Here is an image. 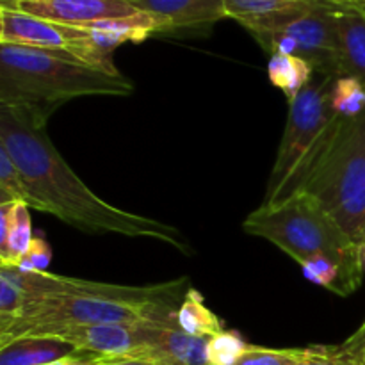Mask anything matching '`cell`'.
Returning <instances> with one entry per match:
<instances>
[{
	"label": "cell",
	"instance_id": "3",
	"mask_svg": "<svg viewBox=\"0 0 365 365\" xmlns=\"http://www.w3.org/2000/svg\"><path fill=\"white\" fill-rule=\"evenodd\" d=\"M305 192L321 203L346 234L364 245L365 237V110L339 116L269 203L274 207Z\"/></svg>",
	"mask_w": 365,
	"mask_h": 365
},
{
	"label": "cell",
	"instance_id": "30",
	"mask_svg": "<svg viewBox=\"0 0 365 365\" xmlns=\"http://www.w3.org/2000/svg\"><path fill=\"white\" fill-rule=\"evenodd\" d=\"M362 2H365V0H362Z\"/></svg>",
	"mask_w": 365,
	"mask_h": 365
},
{
	"label": "cell",
	"instance_id": "6",
	"mask_svg": "<svg viewBox=\"0 0 365 365\" xmlns=\"http://www.w3.org/2000/svg\"><path fill=\"white\" fill-rule=\"evenodd\" d=\"M342 0H298L264 16L239 20L267 53L305 59L316 75L341 77L337 16Z\"/></svg>",
	"mask_w": 365,
	"mask_h": 365
},
{
	"label": "cell",
	"instance_id": "18",
	"mask_svg": "<svg viewBox=\"0 0 365 365\" xmlns=\"http://www.w3.org/2000/svg\"><path fill=\"white\" fill-rule=\"evenodd\" d=\"M291 365H362L353 339L337 346H307L289 349Z\"/></svg>",
	"mask_w": 365,
	"mask_h": 365
},
{
	"label": "cell",
	"instance_id": "16",
	"mask_svg": "<svg viewBox=\"0 0 365 365\" xmlns=\"http://www.w3.org/2000/svg\"><path fill=\"white\" fill-rule=\"evenodd\" d=\"M314 68L305 59L287 53H271L267 63V77L274 88L280 89L291 102L303 88L312 82Z\"/></svg>",
	"mask_w": 365,
	"mask_h": 365
},
{
	"label": "cell",
	"instance_id": "24",
	"mask_svg": "<svg viewBox=\"0 0 365 365\" xmlns=\"http://www.w3.org/2000/svg\"><path fill=\"white\" fill-rule=\"evenodd\" d=\"M50 260H52V250H50L48 242L43 237L34 235L32 245L29 248L27 255H25L24 262H21L20 269L25 271H45L48 267Z\"/></svg>",
	"mask_w": 365,
	"mask_h": 365
},
{
	"label": "cell",
	"instance_id": "11",
	"mask_svg": "<svg viewBox=\"0 0 365 365\" xmlns=\"http://www.w3.org/2000/svg\"><path fill=\"white\" fill-rule=\"evenodd\" d=\"M341 77H353L365 88V2L342 0L337 16Z\"/></svg>",
	"mask_w": 365,
	"mask_h": 365
},
{
	"label": "cell",
	"instance_id": "9",
	"mask_svg": "<svg viewBox=\"0 0 365 365\" xmlns=\"http://www.w3.org/2000/svg\"><path fill=\"white\" fill-rule=\"evenodd\" d=\"M0 7L73 27L143 13L135 0H0Z\"/></svg>",
	"mask_w": 365,
	"mask_h": 365
},
{
	"label": "cell",
	"instance_id": "1",
	"mask_svg": "<svg viewBox=\"0 0 365 365\" xmlns=\"http://www.w3.org/2000/svg\"><path fill=\"white\" fill-rule=\"evenodd\" d=\"M189 289L187 278L135 287L0 267V344L95 324L178 328L177 312Z\"/></svg>",
	"mask_w": 365,
	"mask_h": 365
},
{
	"label": "cell",
	"instance_id": "20",
	"mask_svg": "<svg viewBox=\"0 0 365 365\" xmlns=\"http://www.w3.org/2000/svg\"><path fill=\"white\" fill-rule=\"evenodd\" d=\"M248 348L250 342L239 331H221L209 339V346H207L209 365H235Z\"/></svg>",
	"mask_w": 365,
	"mask_h": 365
},
{
	"label": "cell",
	"instance_id": "14",
	"mask_svg": "<svg viewBox=\"0 0 365 365\" xmlns=\"http://www.w3.org/2000/svg\"><path fill=\"white\" fill-rule=\"evenodd\" d=\"M31 207L0 203V267H20L32 245Z\"/></svg>",
	"mask_w": 365,
	"mask_h": 365
},
{
	"label": "cell",
	"instance_id": "15",
	"mask_svg": "<svg viewBox=\"0 0 365 365\" xmlns=\"http://www.w3.org/2000/svg\"><path fill=\"white\" fill-rule=\"evenodd\" d=\"M78 349L53 335H24L0 344V365H48Z\"/></svg>",
	"mask_w": 365,
	"mask_h": 365
},
{
	"label": "cell",
	"instance_id": "7",
	"mask_svg": "<svg viewBox=\"0 0 365 365\" xmlns=\"http://www.w3.org/2000/svg\"><path fill=\"white\" fill-rule=\"evenodd\" d=\"M335 78L314 77L307 88L289 102V116L284 135L277 152V160L267 180L262 203H269L285 182L302 166L314 146L317 145L337 113L331 106V86Z\"/></svg>",
	"mask_w": 365,
	"mask_h": 365
},
{
	"label": "cell",
	"instance_id": "4",
	"mask_svg": "<svg viewBox=\"0 0 365 365\" xmlns=\"http://www.w3.org/2000/svg\"><path fill=\"white\" fill-rule=\"evenodd\" d=\"M132 93L134 84L123 73L91 68L71 53L0 45V103L24 107L43 120L70 100Z\"/></svg>",
	"mask_w": 365,
	"mask_h": 365
},
{
	"label": "cell",
	"instance_id": "19",
	"mask_svg": "<svg viewBox=\"0 0 365 365\" xmlns=\"http://www.w3.org/2000/svg\"><path fill=\"white\" fill-rule=\"evenodd\" d=\"M331 106L342 118H355L365 110V88L353 77H339L331 86Z\"/></svg>",
	"mask_w": 365,
	"mask_h": 365
},
{
	"label": "cell",
	"instance_id": "26",
	"mask_svg": "<svg viewBox=\"0 0 365 365\" xmlns=\"http://www.w3.org/2000/svg\"><path fill=\"white\" fill-rule=\"evenodd\" d=\"M100 365H159L143 356H118V359H102Z\"/></svg>",
	"mask_w": 365,
	"mask_h": 365
},
{
	"label": "cell",
	"instance_id": "28",
	"mask_svg": "<svg viewBox=\"0 0 365 365\" xmlns=\"http://www.w3.org/2000/svg\"><path fill=\"white\" fill-rule=\"evenodd\" d=\"M362 260H364V267H365V245L362 246Z\"/></svg>",
	"mask_w": 365,
	"mask_h": 365
},
{
	"label": "cell",
	"instance_id": "21",
	"mask_svg": "<svg viewBox=\"0 0 365 365\" xmlns=\"http://www.w3.org/2000/svg\"><path fill=\"white\" fill-rule=\"evenodd\" d=\"M0 203H27L31 207V196L24 177L2 146H0Z\"/></svg>",
	"mask_w": 365,
	"mask_h": 365
},
{
	"label": "cell",
	"instance_id": "12",
	"mask_svg": "<svg viewBox=\"0 0 365 365\" xmlns=\"http://www.w3.org/2000/svg\"><path fill=\"white\" fill-rule=\"evenodd\" d=\"M143 11L166 24L168 31L198 29L227 18L225 0H135Z\"/></svg>",
	"mask_w": 365,
	"mask_h": 365
},
{
	"label": "cell",
	"instance_id": "25",
	"mask_svg": "<svg viewBox=\"0 0 365 365\" xmlns=\"http://www.w3.org/2000/svg\"><path fill=\"white\" fill-rule=\"evenodd\" d=\"M100 362H102V356L93 355V353L78 351L75 355L66 356V359L57 360V362L48 365H100Z\"/></svg>",
	"mask_w": 365,
	"mask_h": 365
},
{
	"label": "cell",
	"instance_id": "29",
	"mask_svg": "<svg viewBox=\"0 0 365 365\" xmlns=\"http://www.w3.org/2000/svg\"><path fill=\"white\" fill-rule=\"evenodd\" d=\"M364 245H365V237H364ZM364 245H362V246H364Z\"/></svg>",
	"mask_w": 365,
	"mask_h": 365
},
{
	"label": "cell",
	"instance_id": "27",
	"mask_svg": "<svg viewBox=\"0 0 365 365\" xmlns=\"http://www.w3.org/2000/svg\"><path fill=\"white\" fill-rule=\"evenodd\" d=\"M351 339L356 346V351H359L360 362H362V365H365V321L362 323V327L351 335Z\"/></svg>",
	"mask_w": 365,
	"mask_h": 365
},
{
	"label": "cell",
	"instance_id": "13",
	"mask_svg": "<svg viewBox=\"0 0 365 365\" xmlns=\"http://www.w3.org/2000/svg\"><path fill=\"white\" fill-rule=\"evenodd\" d=\"M207 346V337H195L180 328L155 327L143 359L159 365H209Z\"/></svg>",
	"mask_w": 365,
	"mask_h": 365
},
{
	"label": "cell",
	"instance_id": "23",
	"mask_svg": "<svg viewBox=\"0 0 365 365\" xmlns=\"http://www.w3.org/2000/svg\"><path fill=\"white\" fill-rule=\"evenodd\" d=\"M235 365H291V359H289V349H273L250 344V348Z\"/></svg>",
	"mask_w": 365,
	"mask_h": 365
},
{
	"label": "cell",
	"instance_id": "2",
	"mask_svg": "<svg viewBox=\"0 0 365 365\" xmlns=\"http://www.w3.org/2000/svg\"><path fill=\"white\" fill-rule=\"evenodd\" d=\"M46 120L24 107L0 103V146L20 170L31 209L52 214L88 234H118L166 242L184 255L189 242L171 225L110 205L71 170L46 134Z\"/></svg>",
	"mask_w": 365,
	"mask_h": 365
},
{
	"label": "cell",
	"instance_id": "5",
	"mask_svg": "<svg viewBox=\"0 0 365 365\" xmlns=\"http://www.w3.org/2000/svg\"><path fill=\"white\" fill-rule=\"evenodd\" d=\"M242 230L269 241L302 267L317 262L335 264L356 289L362 285V246L346 234L317 200L305 192L274 207L260 205L242 221Z\"/></svg>",
	"mask_w": 365,
	"mask_h": 365
},
{
	"label": "cell",
	"instance_id": "22",
	"mask_svg": "<svg viewBox=\"0 0 365 365\" xmlns=\"http://www.w3.org/2000/svg\"><path fill=\"white\" fill-rule=\"evenodd\" d=\"M294 2L298 0H225V11H227V18H234L239 21L245 18L274 13Z\"/></svg>",
	"mask_w": 365,
	"mask_h": 365
},
{
	"label": "cell",
	"instance_id": "10",
	"mask_svg": "<svg viewBox=\"0 0 365 365\" xmlns=\"http://www.w3.org/2000/svg\"><path fill=\"white\" fill-rule=\"evenodd\" d=\"M155 327L159 324H95V327H73L53 334L73 344L78 351L93 353L102 359L118 356H143L148 349Z\"/></svg>",
	"mask_w": 365,
	"mask_h": 365
},
{
	"label": "cell",
	"instance_id": "17",
	"mask_svg": "<svg viewBox=\"0 0 365 365\" xmlns=\"http://www.w3.org/2000/svg\"><path fill=\"white\" fill-rule=\"evenodd\" d=\"M177 324L182 331L195 337H214L225 331L223 321L205 305L203 296L196 289H189L177 312Z\"/></svg>",
	"mask_w": 365,
	"mask_h": 365
},
{
	"label": "cell",
	"instance_id": "8",
	"mask_svg": "<svg viewBox=\"0 0 365 365\" xmlns=\"http://www.w3.org/2000/svg\"><path fill=\"white\" fill-rule=\"evenodd\" d=\"M0 45L66 52L91 68L121 73L113 56L95 45L89 29L56 24L18 9L0 7Z\"/></svg>",
	"mask_w": 365,
	"mask_h": 365
}]
</instances>
